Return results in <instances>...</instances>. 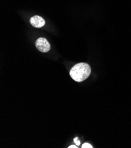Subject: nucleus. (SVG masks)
Wrapping results in <instances>:
<instances>
[{
  "instance_id": "obj_1",
  "label": "nucleus",
  "mask_w": 131,
  "mask_h": 148,
  "mask_svg": "<svg viewBox=\"0 0 131 148\" xmlns=\"http://www.w3.org/2000/svg\"><path fill=\"white\" fill-rule=\"evenodd\" d=\"M91 69L88 64L79 63L72 67L69 75L74 81L81 82L88 78L91 75Z\"/></svg>"
},
{
  "instance_id": "obj_2",
  "label": "nucleus",
  "mask_w": 131,
  "mask_h": 148,
  "mask_svg": "<svg viewBox=\"0 0 131 148\" xmlns=\"http://www.w3.org/2000/svg\"><path fill=\"white\" fill-rule=\"evenodd\" d=\"M35 46L37 49L42 53H47L51 49L50 44L46 38L43 37H40L37 40Z\"/></svg>"
},
{
  "instance_id": "obj_3",
  "label": "nucleus",
  "mask_w": 131,
  "mask_h": 148,
  "mask_svg": "<svg viewBox=\"0 0 131 148\" xmlns=\"http://www.w3.org/2000/svg\"><path fill=\"white\" fill-rule=\"evenodd\" d=\"M31 24L35 28H41L45 25V22L43 18L39 16H34L30 19Z\"/></svg>"
},
{
  "instance_id": "obj_4",
  "label": "nucleus",
  "mask_w": 131,
  "mask_h": 148,
  "mask_svg": "<svg viewBox=\"0 0 131 148\" xmlns=\"http://www.w3.org/2000/svg\"><path fill=\"white\" fill-rule=\"evenodd\" d=\"M82 148H92V146L91 145H90V143H85L84 144L82 145Z\"/></svg>"
},
{
  "instance_id": "obj_5",
  "label": "nucleus",
  "mask_w": 131,
  "mask_h": 148,
  "mask_svg": "<svg viewBox=\"0 0 131 148\" xmlns=\"http://www.w3.org/2000/svg\"><path fill=\"white\" fill-rule=\"evenodd\" d=\"M74 142L76 143V145H77V146H79V145H80V143H81V141L79 140V138H78V137L75 138L74 139Z\"/></svg>"
},
{
  "instance_id": "obj_6",
  "label": "nucleus",
  "mask_w": 131,
  "mask_h": 148,
  "mask_svg": "<svg viewBox=\"0 0 131 148\" xmlns=\"http://www.w3.org/2000/svg\"><path fill=\"white\" fill-rule=\"evenodd\" d=\"M78 147L77 146H75V145H71L68 147V148H77Z\"/></svg>"
}]
</instances>
